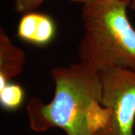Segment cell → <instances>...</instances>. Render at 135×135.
Instances as JSON below:
<instances>
[{"instance_id": "cell-1", "label": "cell", "mask_w": 135, "mask_h": 135, "mask_svg": "<svg viewBox=\"0 0 135 135\" xmlns=\"http://www.w3.org/2000/svg\"><path fill=\"white\" fill-rule=\"evenodd\" d=\"M50 74L55 83L53 99L44 104L34 97L28 102L30 128L42 133L59 128L67 135H98L104 130L110 111L102 104L101 73L80 62L53 68Z\"/></svg>"}, {"instance_id": "cell-2", "label": "cell", "mask_w": 135, "mask_h": 135, "mask_svg": "<svg viewBox=\"0 0 135 135\" xmlns=\"http://www.w3.org/2000/svg\"><path fill=\"white\" fill-rule=\"evenodd\" d=\"M122 0H86L81 7L84 35L78 46L80 62L104 73L135 71V29Z\"/></svg>"}, {"instance_id": "cell-3", "label": "cell", "mask_w": 135, "mask_h": 135, "mask_svg": "<svg viewBox=\"0 0 135 135\" xmlns=\"http://www.w3.org/2000/svg\"><path fill=\"white\" fill-rule=\"evenodd\" d=\"M101 74L102 104L110 111V119L98 135H134L135 71L119 68Z\"/></svg>"}, {"instance_id": "cell-4", "label": "cell", "mask_w": 135, "mask_h": 135, "mask_svg": "<svg viewBox=\"0 0 135 135\" xmlns=\"http://www.w3.org/2000/svg\"><path fill=\"white\" fill-rule=\"evenodd\" d=\"M56 32V23L51 17L32 11L22 15L17 36L26 42L43 46L52 41Z\"/></svg>"}, {"instance_id": "cell-5", "label": "cell", "mask_w": 135, "mask_h": 135, "mask_svg": "<svg viewBox=\"0 0 135 135\" xmlns=\"http://www.w3.org/2000/svg\"><path fill=\"white\" fill-rule=\"evenodd\" d=\"M26 54L14 45L5 29H0V89L17 76L24 67Z\"/></svg>"}, {"instance_id": "cell-6", "label": "cell", "mask_w": 135, "mask_h": 135, "mask_svg": "<svg viewBox=\"0 0 135 135\" xmlns=\"http://www.w3.org/2000/svg\"><path fill=\"white\" fill-rule=\"evenodd\" d=\"M24 99V91L18 84L8 83L0 89V104L4 109L14 110L19 108Z\"/></svg>"}, {"instance_id": "cell-7", "label": "cell", "mask_w": 135, "mask_h": 135, "mask_svg": "<svg viewBox=\"0 0 135 135\" xmlns=\"http://www.w3.org/2000/svg\"><path fill=\"white\" fill-rule=\"evenodd\" d=\"M46 0H13L14 2V9L15 11L21 15L35 11ZM73 2H78L83 4L86 0H70Z\"/></svg>"}, {"instance_id": "cell-8", "label": "cell", "mask_w": 135, "mask_h": 135, "mask_svg": "<svg viewBox=\"0 0 135 135\" xmlns=\"http://www.w3.org/2000/svg\"><path fill=\"white\" fill-rule=\"evenodd\" d=\"M129 7H130L131 9L135 11V1L132 2H131V4L129 5Z\"/></svg>"}, {"instance_id": "cell-9", "label": "cell", "mask_w": 135, "mask_h": 135, "mask_svg": "<svg viewBox=\"0 0 135 135\" xmlns=\"http://www.w3.org/2000/svg\"><path fill=\"white\" fill-rule=\"evenodd\" d=\"M122 1H124V2H127L128 4H129V5H130L131 2H134V1H135V0H122Z\"/></svg>"}]
</instances>
